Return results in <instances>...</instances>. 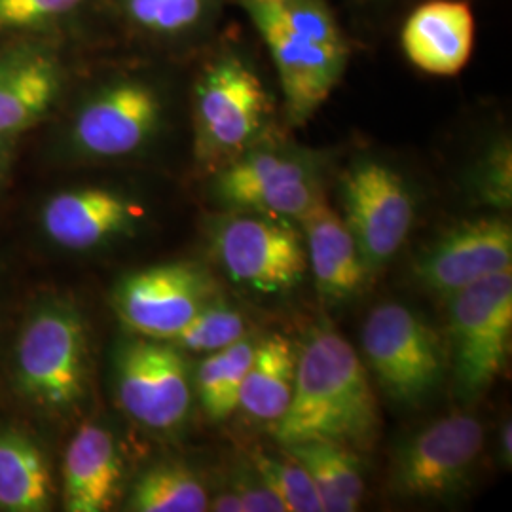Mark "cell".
<instances>
[{"mask_svg": "<svg viewBox=\"0 0 512 512\" xmlns=\"http://www.w3.org/2000/svg\"><path fill=\"white\" fill-rule=\"evenodd\" d=\"M512 230L503 219L469 220L444 232L414 260L423 289L450 298L492 275L511 272Z\"/></svg>", "mask_w": 512, "mask_h": 512, "instance_id": "4fadbf2b", "label": "cell"}, {"mask_svg": "<svg viewBox=\"0 0 512 512\" xmlns=\"http://www.w3.org/2000/svg\"><path fill=\"white\" fill-rule=\"evenodd\" d=\"M476 198L486 205L505 209L512 202V150L509 139L488 148L475 167Z\"/></svg>", "mask_w": 512, "mask_h": 512, "instance_id": "4316f807", "label": "cell"}, {"mask_svg": "<svg viewBox=\"0 0 512 512\" xmlns=\"http://www.w3.org/2000/svg\"><path fill=\"white\" fill-rule=\"evenodd\" d=\"M285 450L310 473L323 512L357 511L365 495V480L353 448L338 442L308 440L285 446Z\"/></svg>", "mask_w": 512, "mask_h": 512, "instance_id": "7402d4cb", "label": "cell"}, {"mask_svg": "<svg viewBox=\"0 0 512 512\" xmlns=\"http://www.w3.org/2000/svg\"><path fill=\"white\" fill-rule=\"evenodd\" d=\"M448 300L456 391L473 401L494 385L509 357L512 272L476 281Z\"/></svg>", "mask_w": 512, "mask_h": 512, "instance_id": "5b68a950", "label": "cell"}, {"mask_svg": "<svg viewBox=\"0 0 512 512\" xmlns=\"http://www.w3.org/2000/svg\"><path fill=\"white\" fill-rule=\"evenodd\" d=\"M484 446V429L473 416H448L427 425L399 448L391 482L395 494L437 499L467 482Z\"/></svg>", "mask_w": 512, "mask_h": 512, "instance_id": "7c38bea8", "label": "cell"}, {"mask_svg": "<svg viewBox=\"0 0 512 512\" xmlns=\"http://www.w3.org/2000/svg\"><path fill=\"white\" fill-rule=\"evenodd\" d=\"M84 0H0V31L25 29L65 16Z\"/></svg>", "mask_w": 512, "mask_h": 512, "instance_id": "83f0119b", "label": "cell"}, {"mask_svg": "<svg viewBox=\"0 0 512 512\" xmlns=\"http://www.w3.org/2000/svg\"><path fill=\"white\" fill-rule=\"evenodd\" d=\"M137 217V209L118 192L80 188L61 192L46 203L42 226L57 245L84 251L128 232Z\"/></svg>", "mask_w": 512, "mask_h": 512, "instance_id": "2e32d148", "label": "cell"}, {"mask_svg": "<svg viewBox=\"0 0 512 512\" xmlns=\"http://www.w3.org/2000/svg\"><path fill=\"white\" fill-rule=\"evenodd\" d=\"M215 253L236 283L264 294L291 291L308 268L304 243L293 226L260 213L224 220L215 232Z\"/></svg>", "mask_w": 512, "mask_h": 512, "instance_id": "9c48e42d", "label": "cell"}, {"mask_svg": "<svg viewBox=\"0 0 512 512\" xmlns=\"http://www.w3.org/2000/svg\"><path fill=\"white\" fill-rule=\"evenodd\" d=\"M499 448H501V458L511 465L512 461V427L511 423H505L501 427V439H499Z\"/></svg>", "mask_w": 512, "mask_h": 512, "instance_id": "4dcf8cb0", "label": "cell"}, {"mask_svg": "<svg viewBox=\"0 0 512 512\" xmlns=\"http://www.w3.org/2000/svg\"><path fill=\"white\" fill-rule=\"evenodd\" d=\"M219 171L213 190L232 209L302 219L323 194L317 164L306 152L247 148Z\"/></svg>", "mask_w": 512, "mask_h": 512, "instance_id": "52a82bcc", "label": "cell"}, {"mask_svg": "<svg viewBox=\"0 0 512 512\" xmlns=\"http://www.w3.org/2000/svg\"><path fill=\"white\" fill-rule=\"evenodd\" d=\"M162 101L139 80L110 84L82 107L73 139L82 152L97 158H120L139 150L158 129Z\"/></svg>", "mask_w": 512, "mask_h": 512, "instance_id": "5bb4252c", "label": "cell"}, {"mask_svg": "<svg viewBox=\"0 0 512 512\" xmlns=\"http://www.w3.org/2000/svg\"><path fill=\"white\" fill-rule=\"evenodd\" d=\"M50 463L37 440L16 427L0 431V509L50 511L54 501Z\"/></svg>", "mask_w": 512, "mask_h": 512, "instance_id": "ffe728a7", "label": "cell"}, {"mask_svg": "<svg viewBox=\"0 0 512 512\" xmlns=\"http://www.w3.org/2000/svg\"><path fill=\"white\" fill-rule=\"evenodd\" d=\"M232 488L239 495L245 512H287L281 499L255 469L238 473Z\"/></svg>", "mask_w": 512, "mask_h": 512, "instance_id": "f1b7e54d", "label": "cell"}, {"mask_svg": "<svg viewBox=\"0 0 512 512\" xmlns=\"http://www.w3.org/2000/svg\"><path fill=\"white\" fill-rule=\"evenodd\" d=\"M59 92L54 59L38 52L0 57V135L29 128L52 107Z\"/></svg>", "mask_w": 512, "mask_h": 512, "instance_id": "d6986e66", "label": "cell"}, {"mask_svg": "<svg viewBox=\"0 0 512 512\" xmlns=\"http://www.w3.org/2000/svg\"><path fill=\"white\" fill-rule=\"evenodd\" d=\"M245 330V317L215 298L171 342L179 349L215 353L241 340Z\"/></svg>", "mask_w": 512, "mask_h": 512, "instance_id": "d4e9b609", "label": "cell"}, {"mask_svg": "<svg viewBox=\"0 0 512 512\" xmlns=\"http://www.w3.org/2000/svg\"><path fill=\"white\" fill-rule=\"evenodd\" d=\"M296 363L298 353L291 340L281 334L262 340L243 378L238 408L255 420H281L293 399Z\"/></svg>", "mask_w": 512, "mask_h": 512, "instance_id": "44dd1931", "label": "cell"}, {"mask_svg": "<svg viewBox=\"0 0 512 512\" xmlns=\"http://www.w3.org/2000/svg\"><path fill=\"white\" fill-rule=\"evenodd\" d=\"M88 334L73 306L54 302L35 311L19 336V391L44 410L69 412L88 391Z\"/></svg>", "mask_w": 512, "mask_h": 512, "instance_id": "3957f363", "label": "cell"}, {"mask_svg": "<svg viewBox=\"0 0 512 512\" xmlns=\"http://www.w3.org/2000/svg\"><path fill=\"white\" fill-rule=\"evenodd\" d=\"M344 220L366 270L384 266L403 247L414 222V200L403 177L378 160H359L342 179Z\"/></svg>", "mask_w": 512, "mask_h": 512, "instance_id": "30bf717a", "label": "cell"}, {"mask_svg": "<svg viewBox=\"0 0 512 512\" xmlns=\"http://www.w3.org/2000/svg\"><path fill=\"white\" fill-rule=\"evenodd\" d=\"M220 0H124L128 18L154 35L177 37L215 19Z\"/></svg>", "mask_w": 512, "mask_h": 512, "instance_id": "cb8c5ba5", "label": "cell"}, {"mask_svg": "<svg viewBox=\"0 0 512 512\" xmlns=\"http://www.w3.org/2000/svg\"><path fill=\"white\" fill-rule=\"evenodd\" d=\"M128 505L137 512H203L209 509V497L190 469L160 463L139 476Z\"/></svg>", "mask_w": 512, "mask_h": 512, "instance_id": "603a6c76", "label": "cell"}, {"mask_svg": "<svg viewBox=\"0 0 512 512\" xmlns=\"http://www.w3.org/2000/svg\"><path fill=\"white\" fill-rule=\"evenodd\" d=\"M116 393L129 418L152 431L179 427L192 404L188 363L177 346L131 340L116 357Z\"/></svg>", "mask_w": 512, "mask_h": 512, "instance_id": "8fae6325", "label": "cell"}, {"mask_svg": "<svg viewBox=\"0 0 512 512\" xmlns=\"http://www.w3.org/2000/svg\"><path fill=\"white\" fill-rule=\"evenodd\" d=\"M215 298L217 283L205 268L171 262L122 279L114 291V310L133 332L173 340Z\"/></svg>", "mask_w": 512, "mask_h": 512, "instance_id": "ba28073f", "label": "cell"}, {"mask_svg": "<svg viewBox=\"0 0 512 512\" xmlns=\"http://www.w3.org/2000/svg\"><path fill=\"white\" fill-rule=\"evenodd\" d=\"M213 511L217 512H245L243 509V503L239 499V495L236 494V490L232 488L230 492H222V494L213 501V507H209Z\"/></svg>", "mask_w": 512, "mask_h": 512, "instance_id": "f546056e", "label": "cell"}, {"mask_svg": "<svg viewBox=\"0 0 512 512\" xmlns=\"http://www.w3.org/2000/svg\"><path fill=\"white\" fill-rule=\"evenodd\" d=\"M300 220L308 241L306 256L321 296L332 302L353 296L368 270L344 217L321 196Z\"/></svg>", "mask_w": 512, "mask_h": 512, "instance_id": "ac0fdd59", "label": "cell"}, {"mask_svg": "<svg viewBox=\"0 0 512 512\" xmlns=\"http://www.w3.org/2000/svg\"><path fill=\"white\" fill-rule=\"evenodd\" d=\"M277 442L308 440L366 448L378 433V408L366 366L348 340L332 330H315L300 349L293 399L272 423Z\"/></svg>", "mask_w": 512, "mask_h": 512, "instance_id": "6da1fadb", "label": "cell"}, {"mask_svg": "<svg viewBox=\"0 0 512 512\" xmlns=\"http://www.w3.org/2000/svg\"><path fill=\"white\" fill-rule=\"evenodd\" d=\"M238 2L274 61L289 122L306 124L348 65V42L327 0Z\"/></svg>", "mask_w": 512, "mask_h": 512, "instance_id": "7a4b0ae2", "label": "cell"}, {"mask_svg": "<svg viewBox=\"0 0 512 512\" xmlns=\"http://www.w3.org/2000/svg\"><path fill=\"white\" fill-rule=\"evenodd\" d=\"M408 61L423 73L456 76L475 48V16L467 2L429 0L418 6L401 31Z\"/></svg>", "mask_w": 512, "mask_h": 512, "instance_id": "9a60e30c", "label": "cell"}, {"mask_svg": "<svg viewBox=\"0 0 512 512\" xmlns=\"http://www.w3.org/2000/svg\"><path fill=\"white\" fill-rule=\"evenodd\" d=\"M122 478V458L109 429L86 423L63 463V501L69 512L109 511Z\"/></svg>", "mask_w": 512, "mask_h": 512, "instance_id": "e0dca14e", "label": "cell"}, {"mask_svg": "<svg viewBox=\"0 0 512 512\" xmlns=\"http://www.w3.org/2000/svg\"><path fill=\"white\" fill-rule=\"evenodd\" d=\"M361 344L372 374L395 401L414 406L439 387L446 365L439 334L404 304L387 302L372 311Z\"/></svg>", "mask_w": 512, "mask_h": 512, "instance_id": "8992f818", "label": "cell"}, {"mask_svg": "<svg viewBox=\"0 0 512 512\" xmlns=\"http://www.w3.org/2000/svg\"><path fill=\"white\" fill-rule=\"evenodd\" d=\"M253 469L274 490L287 512H321L323 503L310 473L287 454V459H277L268 454L253 456Z\"/></svg>", "mask_w": 512, "mask_h": 512, "instance_id": "484cf974", "label": "cell"}, {"mask_svg": "<svg viewBox=\"0 0 512 512\" xmlns=\"http://www.w3.org/2000/svg\"><path fill=\"white\" fill-rule=\"evenodd\" d=\"M270 97L255 69L234 52L215 57L194 88L196 154L203 162L236 158L255 145Z\"/></svg>", "mask_w": 512, "mask_h": 512, "instance_id": "277c9868", "label": "cell"}]
</instances>
